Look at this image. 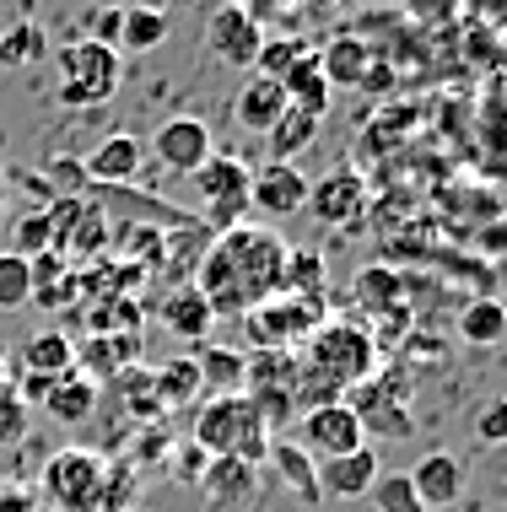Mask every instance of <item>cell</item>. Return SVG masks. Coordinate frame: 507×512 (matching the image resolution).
Wrapping results in <instances>:
<instances>
[{
  "mask_svg": "<svg viewBox=\"0 0 507 512\" xmlns=\"http://www.w3.org/2000/svg\"><path fill=\"white\" fill-rule=\"evenodd\" d=\"M292 442L313 464H324V459H346V453L367 448V432H362V421H356V410L340 399V405H313V410L297 415V437Z\"/></svg>",
  "mask_w": 507,
  "mask_h": 512,
  "instance_id": "cell-10",
  "label": "cell"
},
{
  "mask_svg": "<svg viewBox=\"0 0 507 512\" xmlns=\"http://www.w3.org/2000/svg\"><path fill=\"white\" fill-rule=\"evenodd\" d=\"M157 318H162V329H168L173 340H184V345H205V340H211V324H216L211 302L200 297V286H195V281L173 286V292L162 297Z\"/></svg>",
  "mask_w": 507,
  "mask_h": 512,
  "instance_id": "cell-18",
  "label": "cell"
},
{
  "mask_svg": "<svg viewBox=\"0 0 507 512\" xmlns=\"http://www.w3.org/2000/svg\"><path fill=\"white\" fill-rule=\"evenodd\" d=\"M346 405L356 410V421H362V432L367 442L373 437H410V383H405V372H394V367H378L367 383H356V389L346 394Z\"/></svg>",
  "mask_w": 507,
  "mask_h": 512,
  "instance_id": "cell-8",
  "label": "cell"
},
{
  "mask_svg": "<svg viewBox=\"0 0 507 512\" xmlns=\"http://www.w3.org/2000/svg\"><path fill=\"white\" fill-rule=\"evenodd\" d=\"M54 248V232H49V216L44 211H33V216H22V227H17V248L11 254H22V259H33V254H49Z\"/></svg>",
  "mask_w": 507,
  "mask_h": 512,
  "instance_id": "cell-44",
  "label": "cell"
},
{
  "mask_svg": "<svg viewBox=\"0 0 507 512\" xmlns=\"http://www.w3.org/2000/svg\"><path fill=\"white\" fill-rule=\"evenodd\" d=\"M119 254H135V265H162V259H168V238H162L157 227H125Z\"/></svg>",
  "mask_w": 507,
  "mask_h": 512,
  "instance_id": "cell-42",
  "label": "cell"
},
{
  "mask_svg": "<svg viewBox=\"0 0 507 512\" xmlns=\"http://www.w3.org/2000/svg\"><path fill=\"white\" fill-rule=\"evenodd\" d=\"M303 54H308L303 38H265V44H259L254 71H259V76H270V81H281V76L292 71L297 60H303Z\"/></svg>",
  "mask_w": 507,
  "mask_h": 512,
  "instance_id": "cell-38",
  "label": "cell"
},
{
  "mask_svg": "<svg viewBox=\"0 0 507 512\" xmlns=\"http://www.w3.org/2000/svg\"><path fill=\"white\" fill-rule=\"evenodd\" d=\"M281 114H286V92H281V81H270V76H259V71L243 81L238 98H232V119H238L249 135H265Z\"/></svg>",
  "mask_w": 507,
  "mask_h": 512,
  "instance_id": "cell-24",
  "label": "cell"
},
{
  "mask_svg": "<svg viewBox=\"0 0 507 512\" xmlns=\"http://www.w3.org/2000/svg\"><path fill=\"white\" fill-rule=\"evenodd\" d=\"M65 372H76V345L65 340V329H38V335L22 340L17 351V378H65Z\"/></svg>",
  "mask_w": 507,
  "mask_h": 512,
  "instance_id": "cell-20",
  "label": "cell"
},
{
  "mask_svg": "<svg viewBox=\"0 0 507 512\" xmlns=\"http://www.w3.org/2000/svg\"><path fill=\"white\" fill-rule=\"evenodd\" d=\"M313 469H319V496H330V502H367L373 480L383 475L373 442H367V448H356V453H346V459H324V464H313Z\"/></svg>",
  "mask_w": 507,
  "mask_h": 512,
  "instance_id": "cell-16",
  "label": "cell"
},
{
  "mask_svg": "<svg viewBox=\"0 0 507 512\" xmlns=\"http://www.w3.org/2000/svg\"><path fill=\"white\" fill-rule=\"evenodd\" d=\"M367 502H373L378 512H427V502L416 496V486H410L405 469H389V475H378L373 491H367Z\"/></svg>",
  "mask_w": 507,
  "mask_h": 512,
  "instance_id": "cell-33",
  "label": "cell"
},
{
  "mask_svg": "<svg viewBox=\"0 0 507 512\" xmlns=\"http://www.w3.org/2000/svg\"><path fill=\"white\" fill-rule=\"evenodd\" d=\"M87 324H92V335H114V329H135V324H141V302H125V297L92 302V308H87Z\"/></svg>",
  "mask_w": 507,
  "mask_h": 512,
  "instance_id": "cell-39",
  "label": "cell"
},
{
  "mask_svg": "<svg viewBox=\"0 0 507 512\" xmlns=\"http://www.w3.org/2000/svg\"><path fill=\"white\" fill-rule=\"evenodd\" d=\"M259 44H265V27L254 17H243L238 0H227V6H216L205 17V49H211V60L232 65V71H254Z\"/></svg>",
  "mask_w": 507,
  "mask_h": 512,
  "instance_id": "cell-11",
  "label": "cell"
},
{
  "mask_svg": "<svg viewBox=\"0 0 507 512\" xmlns=\"http://www.w3.org/2000/svg\"><path fill=\"white\" fill-rule=\"evenodd\" d=\"M195 442L211 459H243L259 469L276 432H270V421L243 394H211L195 405Z\"/></svg>",
  "mask_w": 507,
  "mask_h": 512,
  "instance_id": "cell-3",
  "label": "cell"
},
{
  "mask_svg": "<svg viewBox=\"0 0 507 512\" xmlns=\"http://www.w3.org/2000/svg\"><path fill=\"white\" fill-rule=\"evenodd\" d=\"M405 6H410V17H421V22H443V17H454L459 0H405Z\"/></svg>",
  "mask_w": 507,
  "mask_h": 512,
  "instance_id": "cell-47",
  "label": "cell"
},
{
  "mask_svg": "<svg viewBox=\"0 0 507 512\" xmlns=\"http://www.w3.org/2000/svg\"><path fill=\"white\" fill-rule=\"evenodd\" d=\"M205 464H211V453H205L195 437H189V442H173V448H168V475L178 480V486H200Z\"/></svg>",
  "mask_w": 507,
  "mask_h": 512,
  "instance_id": "cell-41",
  "label": "cell"
},
{
  "mask_svg": "<svg viewBox=\"0 0 507 512\" xmlns=\"http://www.w3.org/2000/svg\"><path fill=\"white\" fill-rule=\"evenodd\" d=\"M44 54V27L38 22H17L11 33H0V65H33Z\"/></svg>",
  "mask_w": 507,
  "mask_h": 512,
  "instance_id": "cell-37",
  "label": "cell"
},
{
  "mask_svg": "<svg viewBox=\"0 0 507 512\" xmlns=\"http://www.w3.org/2000/svg\"><path fill=\"white\" fill-rule=\"evenodd\" d=\"M152 383H157V405H162V415L195 410L200 399H205V383H200V362H195V351L168 356V362H162V367L152 372Z\"/></svg>",
  "mask_w": 507,
  "mask_h": 512,
  "instance_id": "cell-23",
  "label": "cell"
},
{
  "mask_svg": "<svg viewBox=\"0 0 507 512\" xmlns=\"http://www.w3.org/2000/svg\"><path fill=\"white\" fill-rule=\"evenodd\" d=\"M108 394L119 399V415H125V426H152L162 405H157V383H152V367H125L108 378Z\"/></svg>",
  "mask_w": 507,
  "mask_h": 512,
  "instance_id": "cell-26",
  "label": "cell"
},
{
  "mask_svg": "<svg viewBox=\"0 0 507 512\" xmlns=\"http://www.w3.org/2000/svg\"><path fill=\"white\" fill-rule=\"evenodd\" d=\"M281 92H286V103L303 108V114H313V119L330 114V98H335L330 81H324V71H319V54H313V49L281 76Z\"/></svg>",
  "mask_w": 507,
  "mask_h": 512,
  "instance_id": "cell-28",
  "label": "cell"
},
{
  "mask_svg": "<svg viewBox=\"0 0 507 512\" xmlns=\"http://www.w3.org/2000/svg\"><path fill=\"white\" fill-rule=\"evenodd\" d=\"M410 486H416V496L427 502V512H454V502L464 496V486H470V469H464V459H454V453L432 448L421 453L416 469H405Z\"/></svg>",
  "mask_w": 507,
  "mask_h": 512,
  "instance_id": "cell-15",
  "label": "cell"
},
{
  "mask_svg": "<svg viewBox=\"0 0 507 512\" xmlns=\"http://www.w3.org/2000/svg\"><path fill=\"white\" fill-rule=\"evenodd\" d=\"M108 459L98 448H54L38 469V502L54 512H98V486H103Z\"/></svg>",
  "mask_w": 507,
  "mask_h": 512,
  "instance_id": "cell-4",
  "label": "cell"
},
{
  "mask_svg": "<svg viewBox=\"0 0 507 512\" xmlns=\"http://www.w3.org/2000/svg\"><path fill=\"white\" fill-rule=\"evenodd\" d=\"M189 178H195V195L205 205V221L222 227V232L238 227V216L249 211V178H254L249 162L232 157V151H211V157H205Z\"/></svg>",
  "mask_w": 507,
  "mask_h": 512,
  "instance_id": "cell-9",
  "label": "cell"
},
{
  "mask_svg": "<svg viewBox=\"0 0 507 512\" xmlns=\"http://www.w3.org/2000/svg\"><path fill=\"white\" fill-rule=\"evenodd\" d=\"M286 292L324 302V259L313 248H292V259H286Z\"/></svg>",
  "mask_w": 507,
  "mask_h": 512,
  "instance_id": "cell-35",
  "label": "cell"
},
{
  "mask_svg": "<svg viewBox=\"0 0 507 512\" xmlns=\"http://www.w3.org/2000/svg\"><path fill=\"white\" fill-rule=\"evenodd\" d=\"M319 324H324V302L292 297V292H281V297H270V302L243 313V335H249L254 351H303V340Z\"/></svg>",
  "mask_w": 507,
  "mask_h": 512,
  "instance_id": "cell-7",
  "label": "cell"
},
{
  "mask_svg": "<svg viewBox=\"0 0 507 512\" xmlns=\"http://www.w3.org/2000/svg\"><path fill=\"white\" fill-rule=\"evenodd\" d=\"M0 200H6V184H0Z\"/></svg>",
  "mask_w": 507,
  "mask_h": 512,
  "instance_id": "cell-52",
  "label": "cell"
},
{
  "mask_svg": "<svg viewBox=\"0 0 507 512\" xmlns=\"http://www.w3.org/2000/svg\"><path fill=\"white\" fill-rule=\"evenodd\" d=\"M141 162H146V146L135 141V135H108V141L92 146V157H87V178L92 184H130L135 173H141Z\"/></svg>",
  "mask_w": 507,
  "mask_h": 512,
  "instance_id": "cell-25",
  "label": "cell"
},
{
  "mask_svg": "<svg viewBox=\"0 0 507 512\" xmlns=\"http://www.w3.org/2000/svg\"><path fill=\"white\" fill-rule=\"evenodd\" d=\"M303 211H313L319 227H356V221L367 216V178L356 168L324 173L319 184H308V205H303Z\"/></svg>",
  "mask_w": 507,
  "mask_h": 512,
  "instance_id": "cell-12",
  "label": "cell"
},
{
  "mask_svg": "<svg viewBox=\"0 0 507 512\" xmlns=\"http://www.w3.org/2000/svg\"><path fill=\"white\" fill-rule=\"evenodd\" d=\"M259 491V469L243 464V459H211L200 475V502L205 512H238L249 507Z\"/></svg>",
  "mask_w": 507,
  "mask_h": 512,
  "instance_id": "cell-17",
  "label": "cell"
},
{
  "mask_svg": "<svg viewBox=\"0 0 507 512\" xmlns=\"http://www.w3.org/2000/svg\"><path fill=\"white\" fill-rule=\"evenodd\" d=\"M400 292H405V275H394V270H383V265L356 275V302H362L367 313L394 308V302H400Z\"/></svg>",
  "mask_w": 507,
  "mask_h": 512,
  "instance_id": "cell-34",
  "label": "cell"
},
{
  "mask_svg": "<svg viewBox=\"0 0 507 512\" xmlns=\"http://www.w3.org/2000/svg\"><path fill=\"white\" fill-rule=\"evenodd\" d=\"M238 6H243V17H254L259 27H265V22H276V17H286V6H281V0H238Z\"/></svg>",
  "mask_w": 507,
  "mask_h": 512,
  "instance_id": "cell-48",
  "label": "cell"
},
{
  "mask_svg": "<svg viewBox=\"0 0 507 512\" xmlns=\"http://www.w3.org/2000/svg\"><path fill=\"white\" fill-rule=\"evenodd\" d=\"M27 437V399L17 389L0 394V448H17Z\"/></svg>",
  "mask_w": 507,
  "mask_h": 512,
  "instance_id": "cell-43",
  "label": "cell"
},
{
  "mask_svg": "<svg viewBox=\"0 0 507 512\" xmlns=\"http://www.w3.org/2000/svg\"><path fill=\"white\" fill-rule=\"evenodd\" d=\"M481 248H486V254H507V216L491 221V227L481 232Z\"/></svg>",
  "mask_w": 507,
  "mask_h": 512,
  "instance_id": "cell-49",
  "label": "cell"
},
{
  "mask_svg": "<svg viewBox=\"0 0 507 512\" xmlns=\"http://www.w3.org/2000/svg\"><path fill=\"white\" fill-rule=\"evenodd\" d=\"M22 302H33V275H27L22 254H0V313H17Z\"/></svg>",
  "mask_w": 507,
  "mask_h": 512,
  "instance_id": "cell-36",
  "label": "cell"
},
{
  "mask_svg": "<svg viewBox=\"0 0 507 512\" xmlns=\"http://www.w3.org/2000/svg\"><path fill=\"white\" fill-rule=\"evenodd\" d=\"M459 335H464V345H497L507 335V302L475 297L470 308H464V318H459Z\"/></svg>",
  "mask_w": 507,
  "mask_h": 512,
  "instance_id": "cell-31",
  "label": "cell"
},
{
  "mask_svg": "<svg viewBox=\"0 0 507 512\" xmlns=\"http://www.w3.org/2000/svg\"><path fill=\"white\" fill-rule=\"evenodd\" d=\"M119 27H125V11H119V6H98L87 17V38H92V44L119 49Z\"/></svg>",
  "mask_w": 507,
  "mask_h": 512,
  "instance_id": "cell-45",
  "label": "cell"
},
{
  "mask_svg": "<svg viewBox=\"0 0 507 512\" xmlns=\"http://www.w3.org/2000/svg\"><path fill=\"white\" fill-rule=\"evenodd\" d=\"M286 259H292V248L281 243V232L259 227V221H238L205 243L195 286L216 318H243L249 308L286 292Z\"/></svg>",
  "mask_w": 507,
  "mask_h": 512,
  "instance_id": "cell-1",
  "label": "cell"
},
{
  "mask_svg": "<svg viewBox=\"0 0 507 512\" xmlns=\"http://www.w3.org/2000/svg\"><path fill=\"white\" fill-rule=\"evenodd\" d=\"M265 464H270V469H276V475L286 480V491H292L303 507H319V502H324V496H319V469H313V459H308V453L297 448V442L286 437V432H281L276 442H270Z\"/></svg>",
  "mask_w": 507,
  "mask_h": 512,
  "instance_id": "cell-27",
  "label": "cell"
},
{
  "mask_svg": "<svg viewBox=\"0 0 507 512\" xmlns=\"http://www.w3.org/2000/svg\"><path fill=\"white\" fill-rule=\"evenodd\" d=\"M308 184L313 178L297 168V162H265V168L249 178V205L270 221H286L308 205Z\"/></svg>",
  "mask_w": 507,
  "mask_h": 512,
  "instance_id": "cell-13",
  "label": "cell"
},
{
  "mask_svg": "<svg viewBox=\"0 0 507 512\" xmlns=\"http://www.w3.org/2000/svg\"><path fill=\"white\" fill-rule=\"evenodd\" d=\"M195 362H200V383H205V399L211 394H243V356L227 351V345H195Z\"/></svg>",
  "mask_w": 507,
  "mask_h": 512,
  "instance_id": "cell-30",
  "label": "cell"
},
{
  "mask_svg": "<svg viewBox=\"0 0 507 512\" xmlns=\"http://www.w3.org/2000/svg\"><path fill=\"white\" fill-rule=\"evenodd\" d=\"M0 512H44V502L27 486H0Z\"/></svg>",
  "mask_w": 507,
  "mask_h": 512,
  "instance_id": "cell-46",
  "label": "cell"
},
{
  "mask_svg": "<svg viewBox=\"0 0 507 512\" xmlns=\"http://www.w3.org/2000/svg\"><path fill=\"white\" fill-rule=\"evenodd\" d=\"M319 54V71L324 81H330V92L335 87H362V76H367V65L378 60V49L367 44V38H356V33H335L324 49H313Z\"/></svg>",
  "mask_w": 507,
  "mask_h": 512,
  "instance_id": "cell-22",
  "label": "cell"
},
{
  "mask_svg": "<svg viewBox=\"0 0 507 512\" xmlns=\"http://www.w3.org/2000/svg\"><path fill=\"white\" fill-rule=\"evenodd\" d=\"M319 130H324V119H313V114H303V108L286 103V114L265 130V141H270V162H297L303 151H313Z\"/></svg>",
  "mask_w": 507,
  "mask_h": 512,
  "instance_id": "cell-29",
  "label": "cell"
},
{
  "mask_svg": "<svg viewBox=\"0 0 507 512\" xmlns=\"http://www.w3.org/2000/svg\"><path fill=\"white\" fill-rule=\"evenodd\" d=\"M6 389H11V362L0 356V394H6Z\"/></svg>",
  "mask_w": 507,
  "mask_h": 512,
  "instance_id": "cell-51",
  "label": "cell"
},
{
  "mask_svg": "<svg viewBox=\"0 0 507 512\" xmlns=\"http://www.w3.org/2000/svg\"><path fill=\"white\" fill-rule=\"evenodd\" d=\"M98 6H119V11H168V0H98Z\"/></svg>",
  "mask_w": 507,
  "mask_h": 512,
  "instance_id": "cell-50",
  "label": "cell"
},
{
  "mask_svg": "<svg viewBox=\"0 0 507 512\" xmlns=\"http://www.w3.org/2000/svg\"><path fill=\"white\" fill-rule=\"evenodd\" d=\"M470 432H475V442H481V448H507V394L481 399V410H475Z\"/></svg>",
  "mask_w": 507,
  "mask_h": 512,
  "instance_id": "cell-40",
  "label": "cell"
},
{
  "mask_svg": "<svg viewBox=\"0 0 507 512\" xmlns=\"http://www.w3.org/2000/svg\"><path fill=\"white\" fill-rule=\"evenodd\" d=\"M243 399L281 437L286 421L303 415V405H297V351H249L243 356Z\"/></svg>",
  "mask_w": 507,
  "mask_h": 512,
  "instance_id": "cell-5",
  "label": "cell"
},
{
  "mask_svg": "<svg viewBox=\"0 0 507 512\" xmlns=\"http://www.w3.org/2000/svg\"><path fill=\"white\" fill-rule=\"evenodd\" d=\"M378 372V340L362 318H324L297 351V405H340Z\"/></svg>",
  "mask_w": 507,
  "mask_h": 512,
  "instance_id": "cell-2",
  "label": "cell"
},
{
  "mask_svg": "<svg viewBox=\"0 0 507 512\" xmlns=\"http://www.w3.org/2000/svg\"><path fill=\"white\" fill-rule=\"evenodd\" d=\"M125 367H141V340L135 335H92V340H81L76 345V372H87L92 383H103L114 378V372H125Z\"/></svg>",
  "mask_w": 507,
  "mask_h": 512,
  "instance_id": "cell-21",
  "label": "cell"
},
{
  "mask_svg": "<svg viewBox=\"0 0 507 512\" xmlns=\"http://www.w3.org/2000/svg\"><path fill=\"white\" fill-rule=\"evenodd\" d=\"M98 399H103V389L87 378V372H65V378H54L49 389H44V415L49 421H60V426H87L92 415H98Z\"/></svg>",
  "mask_w": 507,
  "mask_h": 512,
  "instance_id": "cell-19",
  "label": "cell"
},
{
  "mask_svg": "<svg viewBox=\"0 0 507 512\" xmlns=\"http://www.w3.org/2000/svg\"><path fill=\"white\" fill-rule=\"evenodd\" d=\"M168 38V11H125L119 27V54H146Z\"/></svg>",
  "mask_w": 507,
  "mask_h": 512,
  "instance_id": "cell-32",
  "label": "cell"
},
{
  "mask_svg": "<svg viewBox=\"0 0 507 512\" xmlns=\"http://www.w3.org/2000/svg\"><path fill=\"white\" fill-rule=\"evenodd\" d=\"M152 151H157V162L168 173H195L205 157L216 151V141H211V130H205V119H195V114H178V119H162L157 124V135H152Z\"/></svg>",
  "mask_w": 507,
  "mask_h": 512,
  "instance_id": "cell-14",
  "label": "cell"
},
{
  "mask_svg": "<svg viewBox=\"0 0 507 512\" xmlns=\"http://www.w3.org/2000/svg\"><path fill=\"white\" fill-rule=\"evenodd\" d=\"M60 98L71 108H92V103H108L119 92V76H125V65H119V49L108 44H92V38H76V44H65L60 54Z\"/></svg>",
  "mask_w": 507,
  "mask_h": 512,
  "instance_id": "cell-6",
  "label": "cell"
}]
</instances>
